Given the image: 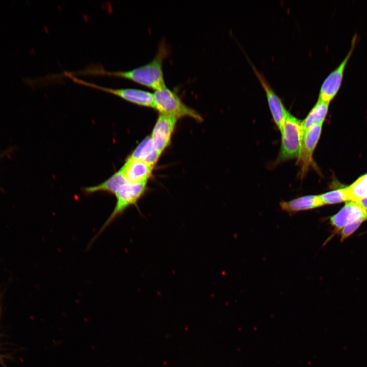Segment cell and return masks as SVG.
Wrapping results in <instances>:
<instances>
[{"mask_svg": "<svg viewBox=\"0 0 367 367\" xmlns=\"http://www.w3.org/2000/svg\"><path fill=\"white\" fill-rule=\"evenodd\" d=\"M147 182L133 183L127 181L121 186L115 194L116 205L112 213L92 240L98 237L118 217L131 205H136L146 189Z\"/></svg>", "mask_w": 367, "mask_h": 367, "instance_id": "4", "label": "cell"}, {"mask_svg": "<svg viewBox=\"0 0 367 367\" xmlns=\"http://www.w3.org/2000/svg\"><path fill=\"white\" fill-rule=\"evenodd\" d=\"M128 181L119 169L104 181L96 186L84 189L86 193L90 194L96 192H104L115 195L119 187Z\"/></svg>", "mask_w": 367, "mask_h": 367, "instance_id": "15", "label": "cell"}, {"mask_svg": "<svg viewBox=\"0 0 367 367\" xmlns=\"http://www.w3.org/2000/svg\"><path fill=\"white\" fill-rule=\"evenodd\" d=\"M153 168L142 161L128 157L120 170L128 181L139 183L147 182Z\"/></svg>", "mask_w": 367, "mask_h": 367, "instance_id": "11", "label": "cell"}, {"mask_svg": "<svg viewBox=\"0 0 367 367\" xmlns=\"http://www.w3.org/2000/svg\"><path fill=\"white\" fill-rule=\"evenodd\" d=\"M154 109L160 114L176 118L191 117L202 121L203 118L196 111L186 105L178 94L167 87L153 93Z\"/></svg>", "mask_w": 367, "mask_h": 367, "instance_id": "2", "label": "cell"}, {"mask_svg": "<svg viewBox=\"0 0 367 367\" xmlns=\"http://www.w3.org/2000/svg\"><path fill=\"white\" fill-rule=\"evenodd\" d=\"M177 119L159 114L150 138L155 150L160 154L170 143Z\"/></svg>", "mask_w": 367, "mask_h": 367, "instance_id": "7", "label": "cell"}, {"mask_svg": "<svg viewBox=\"0 0 367 367\" xmlns=\"http://www.w3.org/2000/svg\"><path fill=\"white\" fill-rule=\"evenodd\" d=\"M161 154L154 149L150 137L145 138L128 156L154 167Z\"/></svg>", "mask_w": 367, "mask_h": 367, "instance_id": "13", "label": "cell"}, {"mask_svg": "<svg viewBox=\"0 0 367 367\" xmlns=\"http://www.w3.org/2000/svg\"><path fill=\"white\" fill-rule=\"evenodd\" d=\"M329 103L318 99L305 118L302 121L304 134L311 127L323 123L328 111Z\"/></svg>", "mask_w": 367, "mask_h": 367, "instance_id": "14", "label": "cell"}, {"mask_svg": "<svg viewBox=\"0 0 367 367\" xmlns=\"http://www.w3.org/2000/svg\"><path fill=\"white\" fill-rule=\"evenodd\" d=\"M323 205L319 195H305L280 203L281 209L289 213L312 209Z\"/></svg>", "mask_w": 367, "mask_h": 367, "instance_id": "12", "label": "cell"}, {"mask_svg": "<svg viewBox=\"0 0 367 367\" xmlns=\"http://www.w3.org/2000/svg\"><path fill=\"white\" fill-rule=\"evenodd\" d=\"M356 38V35L353 37L351 48L346 56L324 80L320 89L318 99L330 103L337 94L342 85L347 64L354 50Z\"/></svg>", "mask_w": 367, "mask_h": 367, "instance_id": "6", "label": "cell"}, {"mask_svg": "<svg viewBox=\"0 0 367 367\" xmlns=\"http://www.w3.org/2000/svg\"><path fill=\"white\" fill-rule=\"evenodd\" d=\"M322 125L323 123L316 125L304 134L300 154L298 158L302 175L306 173L312 161V154L321 136Z\"/></svg>", "mask_w": 367, "mask_h": 367, "instance_id": "10", "label": "cell"}, {"mask_svg": "<svg viewBox=\"0 0 367 367\" xmlns=\"http://www.w3.org/2000/svg\"><path fill=\"white\" fill-rule=\"evenodd\" d=\"M319 196L323 205L349 201L347 187L327 192L319 195Z\"/></svg>", "mask_w": 367, "mask_h": 367, "instance_id": "17", "label": "cell"}, {"mask_svg": "<svg viewBox=\"0 0 367 367\" xmlns=\"http://www.w3.org/2000/svg\"><path fill=\"white\" fill-rule=\"evenodd\" d=\"M349 201H357L367 198V173L347 187Z\"/></svg>", "mask_w": 367, "mask_h": 367, "instance_id": "16", "label": "cell"}, {"mask_svg": "<svg viewBox=\"0 0 367 367\" xmlns=\"http://www.w3.org/2000/svg\"><path fill=\"white\" fill-rule=\"evenodd\" d=\"M367 220V211L357 201H347L345 205L335 214L330 217L331 225L336 232L347 224Z\"/></svg>", "mask_w": 367, "mask_h": 367, "instance_id": "9", "label": "cell"}, {"mask_svg": "<svg viewBox=\"0 0 367 367\" xmlns=\"http://www.w3.org/2000/svg\"><path fill=\"white\" fill-rule=\"evenodd\" d=\"M64 76L70 78L73 82L78 84L111 93L136 105L154 109L153 93L149 91L132 88L107 87L86 81L76 76L70 75H66Z\"/></svg>", "mask_w": 367, "mask_h": 367, "instance_id": "5", "label": "cell"}, {"mask_svg": "<svg viewBox=\"0 0 367 367\" xmlns=\"http://www.w3.org/2000/svg\"><path fill=\"white\" fill-rule=\"evenodd\" d=\"M252 69L266 93L273 119L280 133L282 132L288 111L280 97L276 94L263 75L251 63Z\"/></svg>", "mask_w": 367, "mask_h": 367, "instance_id": "8", "label": "cell"}, {"mask_svg": "<svg viewBox=\"0 0 367 367\" xmlns=\"http://www.w3.org/2000/svg\"><path fill=\"white\" fill-rule=\"evenodd\" d=\"M357 202H358L367 211V198L361 199Z\"/></svg>", "mask_w": 367, "mask_h": 367, "instance_id": "19", "label": "cell"}, {"mask_svg": "<svg viewBox=\"0 0 367 367\" xmlns=\"http://www.w3.org/2000/svg\"><path fill=\"white\" fill-rule=\"evenodd\" d=\"M13 150V148H11L10 149H8L7 150H6L5 152H3L2 154H0V160L4 157L6 155H8L10 153L11 151ZM0 191H4V190L0 188Z\"/></svg>", "mask_w": 367, "mask_h": 367, "instance_id": "20", "label": "cell"}, {"mask_svg": "<svg viewBox=\"0 0 367 367\" xmlns=\"http://www.w3.org/2000/svg\"><path fill=\"white\" fill-rule=\"evenodd\" d=\"M363 221L358 220L349 224H347L342 229L340 233V241L342 242L350 235H351L354 232H355L358 228L360 226L361 224Z\"/></svg>", "mask_w": 367, "mask_h": 367, "instance_id": "18", "label": "cell"}, {"mask_svg": "<svg viewBox=\"0 0 367 367\" xmlns=\"http://www.w3.org/2000/svg\"><path fill=\"white\" fill-rule=\"evenodd\" d=\"M0 313H1V309H0Z\"/></svg>", "mask_w": 367, "mask_h": 367, "instance_id": "21", "label": "cell"}, {"mask_svg": "<svg viewBox=\"0 0 367 367\" xmlns=\"http://www.w3.org/2000/svg\"><path fill=\"white\" fill-rule=\"evenodd\" d=\"M170 53L165 40L159 43L153 59L148 63L128 70L110 71L100 65H91L85 68L75 71V75H104L130 80L148 88L158 90L166 87L163 63Z\"/></svg>", "mask_w": 367, "mask_h": 367, "instance_id": "1", "label": "cell"}, {"mask_svg": "<svg viewBox=\"0 0 367 367\" xmlns=\"http://www.w3.org/2000/svg\"><path fill=\"white\" fill-rule=\"evenodd\" d=\"M281 134V144L278 160L280 161L298 158L304 133L302 121L288 111Z\"/></svg>", "mask_w": 367, "mask_h": 367, "instance_id": "3", "label": "cell"}]
</instances>
